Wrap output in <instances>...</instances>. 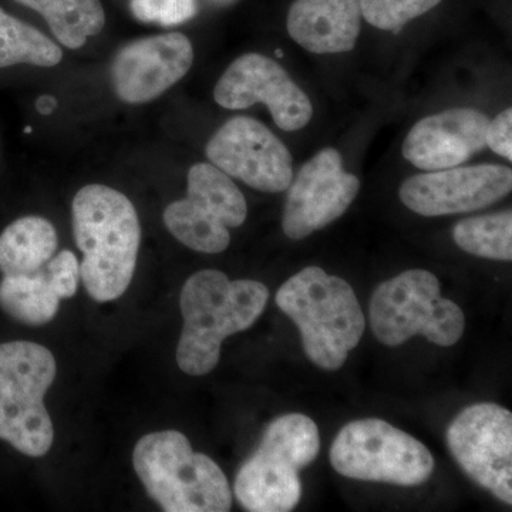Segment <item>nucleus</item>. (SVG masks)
<instances>
[{
	"label": "nucleus",
	"instance_id": "obj_1",
	"mask_svg": "<svg viewBox=\"0 0 512 512\" xmlns=\"http://www.w3.org/2000/svg\"><path fill=\"white\" fill-rule=\"evenodd\" d=\"M73 232L82 251L80 281L96 302L127 291L136 272L140 221L133 202L107 185H86L73 200Z\"/></svg>",
	"mask_w": 512,
	"mask_h": 512
},
{
	"label": "nucleus",
	"instance_id": "obj_2",
	"mask_svg": "<svg viewBox=\"0 0 512 512\" xmlns=\"http://www.w3.org/2000/svg\"><path fill=\"white\" fill-rule=\"evenodd\" d=\"M268 299V288L252 279L231 281L215 269L190 276L180 296L184 326L175 353L180 369L190 376L211 373L220 362L222 342L251 328Z\"/></svg>",
	"mask_w": 512,
	"mask_h": 512
},
{
	"label": "nucleus",
	"instance_id": "obj_3",
	"mask_svg": "<svg viewBox=\"0 0 512 512\" xmlns=\"http://www.w3.org/2000/svg\"><path fill=\"white\" fill-rule=\"evenodd\" d=\"M276 305L301 332L306 355L323 370H338L365 333L366 319L352 286L308 266L276 292Z\"/></svg>",
	"mask_w": 512,
	"mask_h": 512
},
{
	"label": "nucleus",
	"instance_id": "obj_4",
	"mask_svg": "<svg viewBox=\"0 0 512 512\" xmlns=\"http://www.w3.org/2000/svg\"><path fill=\"white\" fill-rule=\"evenodd\" d=\"M133 466L148 495L167 512H227L228 478L212 458L192 450L177 430L156 431L137 441Z\"/></svg>",
	"mask_w": 512,
	"mask_h": 512
},
{
	"label": "nucleus",
	"instance_id": "obj_5",
	"mask_svg": "<svg viewBox=\"0 0 512 512\" xmlns=\"http://www.w3.org/2000/svg\"><path fill=\"white\" fill-rule=\"evenodd\" d=\"M319 450L318 426L305 414H285L272 421L235 478L239 504L252 512L292 511L302 497L299 471Z\"/></svg>",
	"mask_w": 512,
	"mask_h": 512
},
{
	"label": "nucleus",
	"instance_id": "obj_6",
	"mask_svg": "<svg viewBox=\"0 0 512 512\" xmlns=\"http://www.w3.org/2000/svg\"><path fill=\"white\" fill-rule=\"evenodd\" d=\"M57 373L55 356L25 340L0 345V440L19 453L43 457L55 439L45 396Z\"/></svg>",
	"mask_w": 512,
	"mask_h": 512
},
{
	"label": "nucleus",
	"instance_id": "obj_7",
	"mask_svg": "<svg viewBox=\"0 0 512 512\" xmlns=\"http://www.w3.org/2000/svg\"><path fill=\"white\" fill-rule=\"evenodd\" d=\"M440 288L437 276L426 269L404 271L377 286L369 308L377 340L396 348L421 335L444 348L456 345L466 319L460 306L441 296Z\"/></svg>",
	"mask_w": 512,
	"mask_h": 512
},
{
	"label": "nucleus",
	"instance_id": "obj_8",
	"mask_svg": "<svg viewBox=\"0 0 512 512\" xmlns=\"http://www.w3.org/2000/svg\"><path fill=\"white\" fill-rule=\"evenodd\" d=\"M330 463L340 476L414 487L434 470L429 448L380 419L356 420L339 431Z\"/></svg>",
	"mask_w": 512,
	"mask_h": 512
},
{
	"label": "nucleus",
	"instance_id": "obj_9",
	"mask_svg": "<svg viewBox=\"0 0 512 512\" xmlns=\"http://www.w3.org/2000/svg\"><path fill=\"white\" fill-rule=\"evenodd\" d=\"M244 194L214 164L192 165L187 197L168 205L164 224L185 247L202 254H221L231 242L229 228L247 220Z\"/></svg>",
	"mask_w": 512,
	"mask_h": 512
},
{
	"label": "nucleus",
	"instance_id": "obj_10",
	"mask_svg": "<svg viewBox=\"0 0 512 512\" xmlns=\"http://www.w3.org/2000/svg\"><path fill=\"white\" fill-rule=\"evenodd\" d=\"M447 444L467 476L512 504V414L493 403L467 407L447 430Z\"/></svg>",
	"mask_w": 512,
	"mask_h": 512
},
{
	"label": "nucleus",
	"instance_id": "obj_11",
	"mask_svg": "<svg viewBox=\"0 0 512 512\" xmlns=\"http://www.w3.org/2000/svg\"><path fill=\"white\" fill-rule=\"evenodd\" d=\"M214 99L228 110L265 104L276 126L284 131L301 130L313 116L311 100L284 67L259 53H248L231 63L215 86Z\"/></svg>",
	"mask_w": 512,
	"mask_h": 512
},
{
	"label": "nucleus",
	"instance_id": "obj_12",
	"mask_svg": "<svg viewBox=\"0 0 512 512\" xmlns=\"http://www.w3.org/2000/svg\"><path fill=\"white\" fill-rule=\"evenodd\" d=\"M286 190L282 228L286 237L299 241L339 220L359 194L360 181L345 171L338 150L323 148Z\"/></svg>",
	"mask_w": 512,
	"mask_h": 512
},
{
	"label": "nucleus",
	"instance_id": "obj_13",
	"mask_svg": "<svg viewBox=\"0 0 512 512\" xmlns=\"http://www.w3.org/2000/svg\"><path fill=\"white\" fill-rule=\"evenodd\" d=\"M205 153L215 167L258 191H285L293 178L288 148L251 117L227 121L208 141Z\"/></svg>",
	"mask_w": 512,
	"mask_h": 512
},
{
	"label": "nucleus",
	"instance_id": "obj_14",
	"mask_svg": "<svg viewBox=\"0 0 512 512\" xmlns=\"http://www.w3.org/2000/svg\"><path fill=\"white\" fill-rule=\"evenodd\" d=\"M511 190V168L485 164L413 175L404 181L399 194L416 214L443 217L490 207Z\"/></svg>",
	"mask_w": 512,
	"mask_h": 512
},
{
	"label": "nucleus",
	"instance_id": "obj_15",
	"mask_svg": "<svg viewBox=\"0 0 512 512\" xmlns=\"http://www.w3.org/2000/svg\"><path fill=\"white\" fill-rule=\"evenodd\" d=\"M194 49L183 33H167L136 40L117 53L111 80L126 103L157 99L190 72Z\"/></svg>",
	"mask_w": 512,
	"mask_h": 512
},
{
	"label": "nucleus",
	"instance_id": "obj_16",
	"mask_svg": "<svg viewBox=\"0 0 512 512\" xmlns=\"http://www.w3.org/2000/svg\"><path fill=\"white\" fill-rule=\"evenodd\" d=\"M490 119L468 107H456L420 120L407 134L403 156L423 171L458 167L483 151Z\"/></svg>",
	"mask_w": 512,
	"mask_h": 512
},
{
	"label": "nucleus",
	"instance_id": "obj_17",
	"mask_svg": "<svg viewBox=\"0 0 512 512\" xmlns=\"http://www.w3.org/2000/svg\"><path fill=\"white\" fill-rule=\"evenodd\" d=\"M360 0H296L288 13L289 36L315 55L353 50L362 29Z\"/></svg>",
	"mask_w": 512,
	"mask_h": 512
},
{
	"label": "nucleus",
	"instance_id": "obj_18",
	"mask_svg": "<svg viewBox=\"0 0 512 512\" xmlns=\"http://www.w3.org/2000/svg\"><path fill=\"white\" fill-rule=\"evenodd\" d=\"M57 232L42 217H23L0 234V272L3 276L39 271L53 258Z\"/></svg>",
	"mask_w": 512,
	"mask_h": 512
},
{
	"label": "nucleus",
	"instance_id": "obj_19",
	"mask_svg": "<svg viewBox=\"0 0 512 512\" xmlns=\"http://www.w3.org/2000/svg\"><path fill=\"white\" fill-rule=\"evenodd\" d=\"M60 301L45 266L33 274L3 276L0 281V308L25 325L52 322L59 312Z\"/></svg>",
	"mask_w": 512,
	"mask_h": 512
},
{
	"label": "nucleus",
	"instance_id": "obj_20",
	"mask_svg": "<svg viewBox=\"0 0 512 512\" xmlns=\"http://www.w3.org/2000/svg\"><path fill=\"white\" fill-rule=\"evenodd\" d=\"M39 12L53 35L69 49H79L90 36L99 35L106 23L100 0H18Z\"/></svg>",
	"mask_w": 512,
	"mask_h": 512
},
{
	"label": "nucleus",
	"instance_id": "obj_21",
	"mask_svg": "<svg viewBox=\"0 0 512 512\" xmlns=\"http://www.w3.org/2000/svg\"><path fill=\"white\" fill-rule=\"evenodd\" d=\"M62 57V49L49 37L0 9V69L23 63L53 67Z\"/></svg>",
	"mask_w": 512,
	"mask_h": 512
},
{
	"label": "nucleus",
	"instance_id": "obj_22",
	"mask_svg": "<svg viewBox=\"0 0 512 512\" xmlns=\"http://www.w3.org/2000/svg\"><path fill=\"white\" fill-rule=\"evenodd\" d=\"M457 247L494 261L512 259V212L481 215L458 222L453 229Z\"/></svg>",
	"mask_w": 512,
	"mask_h": 512
},
{
	"label": "nucleus",
	"instance_id": "obj_23",
	"mask_svg": "<svg viewBox=\"0 0 512 512\" xmlns=\"http://www.w3.org/2000/svg\"><path fill=\"white\" fill-rule=\"evenodd\" d=\"M441 0H360L367 23L387 32H399L410 20L436 8Z\"/></svg>",
	"mask_w": 512,
	"mask_h": 512
},
{
	"label": "nucleus",
	"instance_id": "obj_24",
	"mask_svg": "<svg viewBox=\"0 0 512 512\" xmlns=\"http://www.w3.org/2000/svg\"><path fill=\"white\" fill-rule=\"evenodd\" d=\"M131 12L141 22L180 25L197 13L195 0H131Z\"/></svg>",
	"mask_w": 512,
	"mask_h": 512
},
{
	"label": "nucleus",
	"instance_id": "obj_25",
	"mask_svg": "<svg viewBox=\"0 0 512 512\" xmlns=\"http://www.w3.org/2000/svg\"><path fill=\"white\" fill-rule=\"evenodd\" d=\"M45 269L60 299H70L76 295L80 282V262L73 252L62 251L53 256Z\"/></svg>",
	"mask_w": 512,
	"mask_h": 512
},
{
	"label": "nucleus",
	"instance_id": "obj_26",
	"mask_svg": "<svg viewBox=\"0 0 512 512\" xmlns=\"http://www.w3.org/2000/svg\"><path fill=\"white\" fill-rule=\"evenodd\" d=\"M512 109L504 110L494 120H490L485 133V144L495 154L512 161Z\"/></svg>",
	"mask_w": 512,
	"mask_h": 512
},
{
	"label": "nucleus",
	"instance_id": "obj_27",
	"mask_svg": "<svg viewBox=\"0 0 512 512\" xmlns=\"http://www.w3.org/2000/svg\"><path fill=\"white\" fill-rule=\"evenodd\" d=\"M36 109L42 116H50L57 109V100L53 96H42L36 101Z\"/></svg>",
	"mask_w": 512,
	"mask_h": 512
},
{
	"label": "nucleus",
	"instance_id": "obj_28",
	"mask_svg": "<svg viewBox=\"0 0 512 512\" xmlns=\"http://www.w3.org/2000/svg\"><path fill=\"white\" fill-rule=\"evenodd\" d=\"M25 133H32V128L26 127Z\"/></svg>",
	"mask_w": 512,
	"mask_h": 512
},
{
	"label": "nucleus",
	"instance_id": "obj_29",
	"mask_svg": "<svg viewBox=\"0 0 512 512\" xmlns=\"http://www.w3.org/2000/svg\"><path fill=\"white\" fill-rule=\"evenodd\" d=\"M221 2H224V0H221Z\"/></svg>",
	"mask_w": 512,
	"mask_h": 512
}]
</instances>
